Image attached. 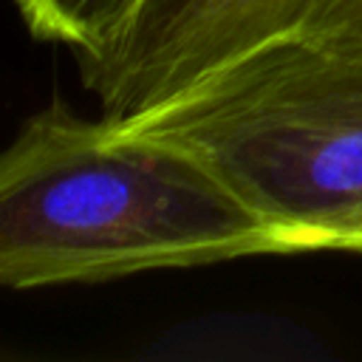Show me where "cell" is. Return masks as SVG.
Here are the masks:
<instances>
[{
	"mask_svg": "<svg viewBox=\"0 0 362 362\" xmlns=\"http://www.w3.org/2000/svg\"><path fill=\"white\" fill-rule=\"evenodd\" d=\"M280 255L272 223L201 156L59 105L0 158V283L40 288Z\"/></svg>",
	"mask_w": 362,
	"mask_h": 362,
	"instance_id": "6da1fadb",
	"label": "cell"
},
{
	"mask_svg": "<svg viewBox=\"0 0 362 362\" xmlns=\"http://www.w3.org/2000/svg\"><path fill=\"white\" fill-rule=\"evenodd\" d=\"M119 124L212 164L291 255L362 198V48L274 45Z\"/></svg>",
	"mask_w": 362,
	"mask_h": 362,
	"instance_id": "7a4b0ae2",
	"label": "cell"
},
{
	"mask_svg": "<svg viewBox=\"0 0 362 362\" xmlns=\"http://www.w3.org/2000/svg\"><path fill=\"white\" fill-rule=\"evenodd\" d=\"M274 45L362 48V0H144L113 51L79 71L99 113L130 122Z\"/></svg>",
	"mask_w": 362,
	"mask_h": 362,
	"instance_id": "3957f363",
	"label": "cell"
},
{
	"mask_svg": "<svg viewBox=\"0 0 362 362\" xmlns=\"http://www.w3.org/2000/svg\"><path fill=\"white\" fill-rule=\"evenodd\" d=\"M37 40L68 45L79 65L113 51L144 0H14Z\"/></svg>",
	"mask_w": 362,
	"mask_h": 362,
	"instance_id": "277c9868",
	"label": "cell"
},
{
	"mask_svg": "<svg viewBox=\"0 0 362 362\" xmlns=\"http://www.w3.org/2000/svg\"><path fill=\"white\" fill-rule=\"evenodd\" d=\"M362 252V198L320 223L300 232L291 243L294 252Z\"/></svg>",
	"mask_w": 362,
	"mask_h": 362,
	"instance_id": "5b68a950",
	"label": "cell"
}]
</instances>
